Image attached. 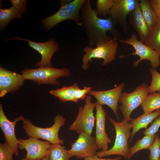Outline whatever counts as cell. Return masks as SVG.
<instances>
[{
  "instance_id": "obj_1",
  "label": "cell",
  "mask_w": 160,
  "mask_h": 160,
  "mask_svg": "<svg viewBox=\"0 0 160 160\" xmlns=\"http://www.w3.org/2000/svg\"><path fill=\"white\" fill-rule=\"evenodd\" d=\"M80 22L78 25L84 27L89 47L108 41L113 38L120 39L121 35L116 24L110 17L101 18L92 9L90 0H85L81 9Z\"/></svg>"
},
{
  "instance_id": "obj_2",
  "label": "cell",
  "mask_w": 160,
  "mask_h": 160,
  "mask_svg": "<svg viewBox=\"0 0 160 160\" xmlns=\"http://www.w3.org/2000/svg\"><path fill=\"white\" fill-rule=\"evenodd\" d=\"M107 117L115 129L116 135L114 144L111 148L97 152L96 155L100 157L118 155L128 159L130 149L128 140L131 136L130 130L132 128V124L130 121L124 119L121 122H118L108 116Z\"/></svg>"
},
{
  "instance_id": "obj_3",
  "label": "cell",
  "mask_w": 160,
  "mask_h": 160,
  "mask_svg": "<svg viewBox=\"0 0 160 160\" xmlns=\"http://www.w3.org/2000/svg\"><path fill=\"white\" fill-rule=\"evenodd\" d=\"M85 0H60V7L55 14L42 20L44 28L49 31L63 21L71 20L78 25L80 19V12Z\"/></svg>"
},
{
  "instance_id": "obj_4",
  "label": "cell",
  "mask_w": 160,
  "mask_h": 160,
  "mask_svg": "<svg viewBox=\"0 0 160 160\" xmlns=\"http://www.w3.org/2000/svg\"><path fill=\"white\" fill-rule=\"evenodd\" d=\"M54 121V123L52 126L43 128L36 126L30 120L26 119L23 121V127L29 137L45 140L52 144L62 145L64 141L59 138V132L61 127L65 124V119L63 116L57 115Z\"/></svg>"
},
{
  "instance_id": "obj_5",
  "label": "cell",
  "mask_w": 160,
  "mask_h": 160,
  "mask_svg": "<svg viewBox=\"0 0 160 160\" xmlns=\"http://www.w3.org/2000/svg\"><path fill=\"white\" fill-rule=\"evenodd\" d=\"M25 80H32L39 84H49L58 85L60 83L57 79L62 77L68 76L71 74L66 68L62 69L43 66L35 69L25 68L21 71Z\"/></svg>"
},
{
  "instance_id": "obj_6",
  "label": "cell",
  "mask_w": 160,
  "mask_h": 160,
  "mask_svg": "<svg viewBox=\"0 0 160 160\" xmlns=\"http://www.w3.org/2000/svg\"><path fill=\"white\" fill-rule=\"evenodd\" d=\"M118 47V42L115 38L99 44L94 48L85 46L83 49L85 53L82 59V68L84 70L87 69L89 66L88 63L92 62L93 59H103V66L111 63L116 58Z\"/></svg>"
},
{
  "instance_id": "obj_7",
  "label": "cell",
  "mask_w": 160,
  "mask_h": 160,
  "mask_svg": "<svg viewBox=\"0 0 160 160\" xmlns=\"http://www.w3.org/2000/svg\"><path fill=\"white\" fill-rule=\"evenodd\" d=\"M119 41L121 43L131 46L135 50V52L131 54L120 56L119 58L131 55H137L140 57L139 59L133 63L132 66L134 68H136L140 62L144 60L149 61L151 67L153 68L156 69L160 66V56L158 53L138 40L136 33H132L129 38L120 39Z\"/></svg>"
},
{
  "instance_id": "obj_8",
  "label": "cell",
  "mask_w": 160,
  "mask_h": 160,
  "mask_svg": "<svg viewBox=\"0 0 160 160\" xmlns=\"http://www.w3.org/2000/svg\"><path fill=\"white\" fill-rule=\"evenodd\" d=\"M149 93V86L145 83L138 86L131 92H122L119 101L121 105L119 106V108L122 114L124 119L128 122L132 120L130 117L132 112L141 105Z\"/></svg>"
},
{
  "instance_id": "obj_9",
  "label": "cell",
  "mask_w": 160,
  "mask_h": 160,
  "mask_svg": "<svg viewBox=\"0 0 160 160\" xmlns=\"http://www.w3.org/2000/svg\"><path fill=\"white\" fill-rule=\"evenodd\" d=\"M95 105L96 102L91 101V96H87L84 106L79 107L77 116L69 130L78 134L84 132L91 135L96 119L93 113Z\"/></svg>"
},
{
  "instance_id": "obj_10",
  "label": "cell",
  "mask_w": 160,
  "mask_h": 160,
  "mask_svg": "<svg viewBox=\"0 0 160 160\" xmlns=\"http://www.w3.org/2000/svg\"><path fill=\"white\" fill-rule=\"evenodd\" d=\"M98 149L95 137L82 132L75 142L71 143L68 152L70 157L74 156L78 159H85L96 154Z\"/></svg>"
},
{
  "instance_id": "obj_11",
  "label": "cell",
  "mask_w": 160,
  "mask_h": 160,
  "mask_svg": "<svg viewBox=\"0 0 160 160\" xmlns=\"http://www.w3.org/2000/svg\"><path fill=\"white\" fill-rule=\"evenodd\" d=\"M18 140V148L27 151L26 159L31 160H42L48 155L51 143L48 141H42L36 138L29 137L26 139Z\"/></svg>"
},
{
  "instance_id": "obj_12",
  "label": "cell",
  "mask_w": 160,
  "mask_h": 160,
  "mask_svg": "<svg viewBox=\"0 0 160 160\" xmlns=\"http://www.w3.org/2000/svg\"><path fill=\"white\" fill-rule=\"evenodd\" d=\"M136 0H114L108 16L117 25L119 24L123 32L127 34L129 27L127 17L135 8Z\"/></svg>"
},
{
  "instance_id": "obj_13",
  "label": "cell",
  "mask_w": 160,
  "mask_h": 160,
  "mask_svg": "<svg viewBox=\"0 0 160 160\" xmlns=\"http://www.w3.org/2000/svg\"><path fill=\"white\" fill-rule=\"evenodd\" d=\"M125 86L124 83H121L113 89L104 91L91 90L88 94L94 97L101 105H105L110 107L115 114L117 119L119 120V118L117 112L118 102Z\"/></svg>"
},
{
  "instance_id": "obj_14",
  "label": "cell",
  "mask_w": 160,
  "mask_h": 160,
  "mask_svg": "<svg viewBox=\"0 0 160 160\" xmlns=\"http://www.w3.org/2000/svg\"><path fill=\"white\" fill-rule=\"evenodd\" d=\"M11 39H17L27 41L29 42V45L30 47L38 52L41 54V60L36 63L35 67L52 66L51 60L52 57L54 53L58 51L60 49L58 44L53 38L47 42L42 43L33 42L19 37H12L8 39V40Z\"/></svg>"
},
{
  "instance_id": "obj_15",
  "label": "cell",
  "mask_w": 160,
  "mask_h": 160,
  "mask_svg": "<svg viewBox=\"0 0 160 160\" xmlns=\"http://www.w3.org/2000/svg\"><path fill=\"white\" fill-rule=\"evenodd\" d=\"M25 119L23 116H20L15 119L13 121L9 120L4 112L2 105L0 104V128L3 131L6 142L7 143L13 150L15 154L19 155L18 140L15 133V128L17 123L20 121H23Z\"/></svg>"
},
{
  "instance_id": "obj_16",
  "label": "cell",
  "mask_w": 160,
  "mask_h": 160,
  "mask_svg": "<svg viewBox=\"0 0 160 160\" xmlns=\"http://www.w3.org/2000/svg\"><path fill=\"white\" fill-rule=\"evenodd\" d=\"M21 74L0 68V97L7 93H13L17 90L25 80Z\"/></svg>"
},
{
  "instance_id": "obj_17",
  "label": "cell",
  "mask_w": 160,
  "mask_h": 160,
  "mask_svg": "<svg viewBox=\"0 0 160 160\" xmlns=\"http://www.w3.org/2000/svg\"><path fill=\"white\" fill-rule=\"evenodd\" d=\"M95 139L99 149L105 151L108 148V144L111 143L105 130L106 112L97 102H96Z\"/></svg>"
},
{
  "instance_id": "obj_18",
  "label": "cell",
  "mask_w": 160,
  "mask_h": 160,
  "mask_svg": "<svg viewBox=\"0 0 160 160\" xmlns=\"http://www.w3.org/2000/svg\"><path fill=\"white\" fill-rule=\"evenodd\" d=\"M129 15V22L138 33L140 41L145 42L150 30L142 14L139 0H136L135 7Z\"/></svg>"
},
{
  "instance_id": "obj_19",
  "label": "cell",
  "mask_w": 160,
  "mask_h": 160,
  "mask_svg": "<svg viewBox=\"0 0 160 160\" xmlns=\"http://www.w3.org/2000/svg\"><path fill=\"white\" fill-rule=\"evenodd\" d=\"M160 116V109L149 113H144L141 116L130 121L132 125V131L129 140L130 142L136 133L140 129H147L148 124Z\"/></svg>"
},
{
  "instance_id": "obj_20",
  "label": "cell",
  "mask_w": 160,
  "mask_h": 160,
  "mask_svg": "<svg viewBox=\"0 0 160 160\" xmlns=\"http://www.w3.org/2000/svg\"><path fill=\"white\" fill-rule=\"evenodd\" d=\"M79 87L77 84L75 83L69 87L63 86L60 88L51 90L49 92L51 95L59 98L60 101L63 102L72 101L76 103L77 102L75 98L74 93Z\"/></svg>"
},
{
  "instance_id": "obj_21",
  "label": "cell",
  "mask_w": 160,
  "mask_h": 160,
  "mask_svg": "<svg viewBox=\"0 0 160 160\" xmlns=\"http://www.w3.org/2000/svg\"><path fill=\"white\" fill-rule=\"evenodd\" d=\"M144 43L156 51L160 56V18H158L155 25L150 30Z\"/></svg>"
},
{
  "instance_id": "obj_22",
  "label": "cell",
  "mask_w": 160,
  "mask_h": 160,
  "mask_svg": "<svg viewBox=\"0 0 160 160\" xmlns=\"http://www.w3.org/2000/svg\"><path fill=\"white\" fill-rule=\"evenodd\" d=\"M141 11L149 30L155 25L158 17L148 0H139Z\"/></svg>"
},
{
  "instance_id": "obj_23",
  "label": "cell",
  "mask_w": 160,
  "mask_h": 160,
  "mask_svg": "<svg viewBox=\"0 0 160 160\" xmlns=\"http://www.w3.org/2000/svg\"><path fill=\"white\" fill-rule=\"evenodd\" d=\"M22 13L16 8L12 6L9 8L2 9L0 7V28L3 30L12 20L20 18Z\"/></svg>"
},
{
  "instance_id": "obj_24",
  "label": "cell",
  "mask_w": 160,
  "mask_h": 160,
  "mask_svg": "<svg viewBox=\"0 0 160 160\" xmlns=\"http://www.w3.org/2000/svg\"><path fill=\"white\" fill-rule=\"evenodd\" d=\"M141 106L144 113H151L160 109V92L148 94Z\"/></svg>"
},
{
  "instance_id": "obj_25",
  "label": "cell",
  "mask_w": 160,
  "mask_h": 160,
  "mask_svg": "<svg viewBox=\"0 0 160 160\" xmlns=\"http://www.w3.org/2000/svg\"><path fill=\"white\" fill-rule=\"evenodd\" d=\"M156 135H145L141 139L138 140L135 144L130 148L129 153L127 160L130 159L136 153L144 149H149L153 143Z\"/></svg>"
},
{
  "instance_id": "obj_26",
  "label": "cell",
  "mask_w": 160,
  "mask_h": 160,
  "mask_svg": "<svg viewBox=\"0 0 160 160\" xmlns=\"http://www.w3.org/2000/svg\"><path fill=\"white\" fill-rule=\"evenodd\" d=\"M48 156L49 160H69L71 158L65 147L59 144H51Z\"/></svg>"
},
{
  "instance_id": "obj_27",
  "label": "cell",
  "mask_w": 160,
  "mask_h": 160,
  "mask_svg": "<svg viewBox=\"0 0 160 160\" xmlns=\"http://www.w3.org/2000/svg\"><path fill=\"white\" fill-rule=\"evenodd\" d=\"M114 0H97L96 2V12L98 16L106 17L112 7Z\"/></svg>"
},
{
  "instance_id": "obj_28",
  "label": "cell",
  "mask_w": 160,
  "mask_h": 160,
  "mask_svg": "<svg viewBox=\"0 0 160 160\" xmlns=\"http://www.w3.org/2000/svg\"><path fill=\"white\" fill-rule=\"evenodd\" d=\"M149 71L152 76L151 81L149 86V93L160 92V73L155 68L151 67Z\"/></svg>"
},
{
  "instance_id": "obj_29",
  "label": "cell",
  "mask_w": 160,
  "mask_h": 160,
  "mask_svg": "<svg viewBox=\"0 0 160 160\" xmlns=\"http://www.w3.org/2000/svg\"><path fill=\"white\" fill-rule=\"evenodd\" d=\"M14 152L6 142L0 144V160H13Z\"/></svg>"
},
{
  "instance_id": "obj_30",
  "label": "cell",
  "mask_w": 160,
  "mask_h": 160,
  "mask_svg": "<svg viewBox=\"0 0 160 160\" xmlns=\"http://www.w3.org/2000/svg\"><path fill=\"white\" fill-rule=\"evenodd\" d=\"M159 135H157L152 145L149 148L150 153L149 157L150 160H159L160 155V143Z\"/></svg>"
},
{
  "instance_id": "obj_31",
  "label": "cell",
  "mask_w": 160,
  "mask_h": 160,
  "mask_svg": "<svg viewBox=\"0 0 160 160\" xmlns=\"http://www.w3.org/2000/svg\"><path fill=\"white\" fill-rule=\"evenodd\" d=\"M160 127V116L154 120L149 128L146 129L143 132V134L145 135L155 134L158 132Z\"/></svg>"
},
{
  "instance_id": "obj_32",
  "label": "cell",
  "mask_w": 160,
  "mask_h": 160,
  "mask_svg": "<svg viewBox=\"0 0 160 160\" xmlns=\"http://www.w3.org/2000/svg\"><path fill=\"white\" fill-rule=\"evenodd\" d=\"M92 87H84L83 89H81L79 87L75 91L74 93V97L75 100L77 102L80 99H85L86 94L91 90Z\"/></svg>"
},
{
  "instance_id": "obj_33",
  "label": "cell",
  "mask_w": 160,
  "mask_h": 160,
  "mask_svg": "<svg viewBox=\"0 0 160 160\" xmlns=\"http://www.w3.org/2000/svg\"><path fill=\"white\" fill-rule=\"evenodd\" d=\"M12 6L16 8L22 13H25L26 11V0H10Z\"/></svg>"
},
{
  "instance_id": "obj_34",
  "label": "cell",
  "mask_w": 160,
  "mask_h": 160,
  "mask_svg": "<svg viewBox=\"0 0 160 160\" xmlns=\"http://www.w3.org/2000/svg\"><path fill=\"white\" fill-rule=\"evenodd\" d=\"M149 1L158 18H160V0H149Z\"/></svg>"
},
{
  "instance_id": "obj_35",
  "label": "cell",
  "mask_w": 160,
  "mask_h": 160,
  "mask_svg": "<svg viewBox=\"0 0 160 160\" xmlns=\"http://www.w3.org/2000/svg\"><path fill=\"white\" fill-rule=\"evenodd\" d=\"M84 160H122V158L119 156L114 158H102L95 154L84 159Z\"/></svg>"
},
{
  "instance_id": "obj_36",
  "label": "cell",
  "mask_w": 160,
  "mask_h": 160,
  "mask_svg": "<svg viewBox=\"0 0 160 160\" xmlns=\"http://www.w3.org/2000/svg\"><path fill=\"white\" fill-rule=\"evenodd\" d=\"M42 160H49L48 157V156L47 155L45 157H44Z\"/></svg>"
},
{
  "instance_id": "obj_37",
  "label": "cell",
  "mask_w": 160,
  "mask_h": 160,
  "mask_svg": "<svg viewBox=\"0 0 160 160\" xmlns=\"http://www.w3.org/2000/svg\"><path fill=\"white\" fill-rule=\"evenodd\" d=\"M21 160H30V159H26V158H25L24 159H21Z\"/></svg>"
},
{
  "instance_id": "obj_38",
  "label": "cell",
  "mask_w": 160,
  "mask_h": 160,
  "mask_svg": "<svg viewBox=\"0 0 160 160\" xmlns=\"http://www.w3.org/2000/svg\"><path fill=\"white\" fill-rule=\"evenodd\" d=\"M159 142L160 143V137H159ZM159 160H160V156L159 157Z\"/></svg>"
}]
</instances>
